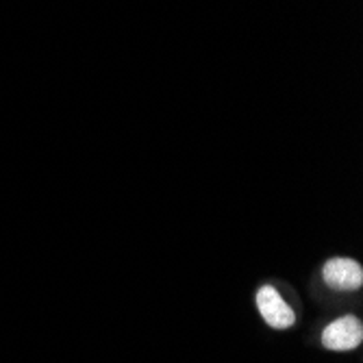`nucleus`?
<instances>
[{"instance_id":"obj_1","label":"nucleus","mask_w":363,"mask_h":363,"mask_svg":"<svg viewBox=\"0 0 363 363\" xmlns=\"http://www.w3.org/2000/svg\"><path fill=\"white\" fill-rule=\"evenodd\" d=\"M363 342V324L354 315H344L331 322L322 333V344L328 350L344 352V350H354Z\"/></svg>"},{"instance_id":"obj_2","label":"nucleus","mask_w":363,"mask_h":363,"mask_svg":"<svg viewBox=\"0 0 363 363\" xmlns=\"http://www.w3.org/2000/svg\"><path fill=\"white\" fill-rule=\"evenodd\" d=\"M322 279L333 289L354 291L363 285V268L359 261H354L350 257H335L324 263Z\"/></svg>"},{"instance_id":"obj_3","label":"nucleus","mask_w":363,"mask_h":363,"mask_svg":"<svg viewBox=\"0 0 363 363\" xmlns=\"http://www.w3.org/2000/svg\"><path fill=\"white\" fill-rule=\"evenodd\" d=\"M257 309L261 318L266 320V324L272 328H289L296 322V313L281 298V294L270 285H263L257 291Z\"/></svg>"}]
</instances>
